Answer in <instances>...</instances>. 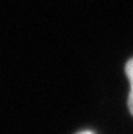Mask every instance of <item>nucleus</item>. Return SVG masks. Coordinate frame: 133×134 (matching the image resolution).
<instances>
[{
  "instance_id": "1",
  "label": "nucleus",
  "mask_w": 133,
  "mask_h": 134,
  "mask_svg": "<svg viewBox=\"0 0 133 134\" xmlns=\"http://www.w3.org/2000/svg\"><path fill=\"white\" fill-rule=\"evenodd\" d=\"M125 71H126V76H127V79H129V83H130V91H129L127 106H129V110H130V113L133 116V59H130L127 63H126Z\"/></svg>"
},
{
  "instance_id": "2",
  "label": "nucleus",
  "mask_w": 133,
  "mask_h": 134,
  "mask_svg": "<svg viewBox=\"0 0 133 134\" xmlns=\"http://www.w3.org/2000/svg\"><path fill=\"white\" fill-rule=\"evenodd\" d=\"M77 134H93V133L89 131V130H84V131H80V133H77Z\"/></svg>"
}]
</instances>
